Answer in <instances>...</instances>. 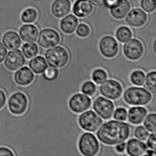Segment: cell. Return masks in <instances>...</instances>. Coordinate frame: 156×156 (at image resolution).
Wrapping results in <instances>:
<instances>
[{"label":"cell","instance_id":"cell-1","mask_svg":"<svg viewBox=\"0 0 156 156\" xmlns=\"http://www.w3.org/2000/svg\"><path fill=\"white\" fill-rule=\"evenodd\" d=\"M96 133L98 140L108 146H115L125 142L129 138L130 126L126 122L111 120L100 126Z\"/></svg>","mask_w":156,"mask_h":156},{"label":"cell","instance_id":"cell-2","mask_svg":"<svg viewBox=\"0 0 156 156\" xmlns=\"http://www.w3.org/2000/svg\"><path fill=\"white\" fill-rule=\"evenodd\" d=\"M123 98L125 102L130 105L145 106L151 102L152 95L145 88L132 87L125 91Z\"/></svg>","mask_w":156,"mask_h":156},{"label":"cell","instance_id":"cell-3","mask_svg":"<svg viewBox=\"0 0 156 156\" xmlns=\"http://www.w3.org/2000/svg\"><path fill=\"white\" fill-rule=\"evenodd\" d=\"M45 57L49 66L56 68H63L69 61L68 52L65 48L61 46L47 50Z\"/></svg>","mask_w":156,"mask_h":156},{"label":"cell","instance_id":"cell-4","mask_svg":"<svg viewBox=\"0 0 156 156\" xmlns=\"http://www.w3.org/2000/svg\"><path fill=\"white\" fill-rule=\"evenodd\" d=\"M78 149L80 153L85 156L96 155L100 150V144L94 134L89 132L84 133L79 138Z\"/></svg>","mask_w":156,"mask_h":156},{"label":"cell","instance_id":"cell-5","mask_svg":"<svg viewBox=\"0 0 156 156\" xmlns=\"http://www.w3.org/2000/svg\"><path fill=\"white\" fill-rule=\"evenodd\" d=\"M78 123L81 128L87 132H95L103 123L102 118L93 110L83 112L78 118Z\"/></svg>","mask_w":156,"mask_h":156},{"label":"cell","instance_id":"cell-6","mask_svg":"<svg viewBox=\"0 0 156 156\" xmlns=\"http://www.w3.org/2000/svg\"><path fill=\"white\" fill-rule=\"evenodd\" d=\"M101 84L99 89L100 93L108 99L117 100L121 97L123 94V86L117 80L108 79Z\"/></svg>","mask_w":156,"mask_h":156},{"label":"cell","instance_id":"cell-7","mask_svg":"<svg viewBox=\"0 0 156 156\" xmlns=\"http://www.w3.org/2000/svg\"><path fill=\"white\" fill-rule=\"evenodd\" d=\"M28 98L25 94L21 92H16L12 95L8 101L10 111L16 115L24 114L28 108Z\"/></svg>","mask_w":156,"mask_h":156},{"label":"cell","instance_id":"cell-8","mask_svg":"<svg viewBox=\"0 0 156 156\" xmlns=\"http://www.w3.org/2000/svg\"><path fill=\"white\" fill-rule=\"evenodd\" d=\"M144 51L143 44L138 39H130L123 47L124 55L127 59L131 61H136L141 59Z\"/></svg>","mask_w":156,"mask_h":156},{"label":"cell","instance_id":"cell-9","mask_svg":"<svg viewBox=\"0 0 156 156\" xmlns=\"http://www.w3.org/2000/svg\"><path fill=\"white\" fill-rule=\"evenodd\" d=\"M115 105L111 100L103 97L97 98L93 103V109L103 119L107 120L113 117Z\"/></svg>","mask_w":156,"mask_h":156},{"label":"cell","instance_id":"cell-10","mask_svg":"<svg viewBox=\"0 0 156 156\" xmlns=\"http://www.w3.org/2000/svg\"><path fill=\"white\" fill-rule=\"evenodd\" d=\"M99 50L101 54L107 58H114L119 51V45L117 41L110 35L103 37L99 44Z\"/></svg>","mask_w":156,"mask_h":156},{"label":"cell","instance_id":"cell-11","mask_svg":"<svg viewBox=\"0 0 156 156\" xmlns=\"http://www.w3.org/2000/svg\"><path fill=\"white\" fill-rule=\"evenodd\" d=\"M91 98L86 95L76 94L73 95L69 101L71 110L76 114H81L88 110L92 105Z\"/></svg>","mask_w":156,"mask_h":156},{"label":"cell","instance_id":"cell-12","mask_svg":"<svg viewBox=\"0 0 156 156\" xmlns=\"http://www.w3.org/2000/svg\"><path fill=\"white\" fill-rule=\"evenodd\" d=\"M61 41L59 33L52 29H45L42 30L39 35L38 43L45 49L57 46Z\"/></svg>","mask_w":156,"mask_h":156},{"label":"cell","instance_id":"cell-13","mask_svg":"<svg viewBox=\"0 0 156 156\" xmlns=\"http://www.w3.org/2000/svg\"><path fill=\"white\" fill-rule=\"evenodd\" d=\"M5 58V67L11 72L17 71L24 66L26 62L25 57L22 52L19 50L11 51Z\"/></svg>","mask_w":156,"mask_h":156},{"label":"cell","instance_id":"cell-14","mask_svg":"<svg viewBox=\"0 0 156 156\" xmlns=\"http://www.w3.org/2000/svg\"><path fill=\"white\" fill-rule=\"evenodd\" d=\"M147 19V15L146 12L141 9L136 8L128 12L126 20L129 26L139 28L145 25Z\"/></svg>","mask_w":156,"mask_h":156},{"label":"cell","instance_id":"cell-15","mask_svg":"<svg viewBox=\"0 0 156 156\" xmlns=\"http://www.w3.org/2000/svg\"><path fill=\"white\" fill-rule=\"evenodd\" d=\"M14 78L17 84L20 86H27L33 82L34 75L28 66H24L15 73Z\"/></svg>","mask_w":156,"mask_h":156},{"label":"cell","instance_id":"cell-16","mask_svg":"<svg viewBox=\"0 0 156 156\" xmlns=\"http://www.w3.org/2000/svg\"><path fill=\"white\" fill-rule=\"evenodd\" d=\"M126 150L129 156H142L147 152V147L141 140L136 138H132L126 143Z\"/></svg>","mask_w":156,"mask_h":156},{"label":"cell","instance_id":"cell-17","mask_svg":"<svg viewBox=\"0 0 156 156\" xmlns=\"http://www.w3.org/2000/svg\"><path fill=\"white\" fill-rule=\"evenodd\" d=\"M93 11L94 6L89 0H77L73 6V12L78 18H86Z\"/></svg>","mask_w":156,"mask_h":156},{"label":"cell","instance_id":"cell-18","mask_svg":"<svg viewBox=\"0 0 156 156\" xmlns=\"http://www.w3.org/2000/svg\"><path fill=\"white\" fill-rule=\"evenodd\" d=\"M131 6L128 0H119L117 3L110 8V13L116 20H122L127 15Z\"/></svg>","mask_w":156,"mask_h":156},{"label":"cell","instance_id":"cell-19","mask_svg":"<svg viewBox=\"0 0 156 156\" xmlns=\"http://www.w3.org/2000/svg\"><path fill=\"white\" fill-rule=\"evenodd\" d=\"M71 9L70 0H55L51 6L53 15L57 18H62L67 15Z\"/></svg>","mask_w":156,"mask_h":156},{"label":"cell","instance_id":"cell-20","mask_svg":"<svg viewBox=\"0 0 156 156\" xmlns=\"http://www.w3.org/2000/svg\"><path fill=\"white\" fill-rule=\"evenodd\" d=\"M147 114V111L143 107H133L129 108L127 115L129 123L132 125H140L143 122Z\"/></svg>","mask_w":156,"mask_h":156},{"label":"cell","instance_id":"cell-21","mask_svg":"<svg viewBox=\"0 0 156 156\" xmlns=\"http://www.w3.org/2000/svg\"><path fill=\"white\" fill-rule=\"evenodd\" d=\"M39 31L34 25L25 24L20 30V34L23 41L28 43L35 42L39 36Z\"/></svg>","mask_w":156,"mask_h":156},{"label":"cell","instance_id":"cell-22","mask_svg":"<svg viewBox=\"0 0 156 156\" xmlns=\"http://www.w3.org/2000/svg\"><path fill=\"white\" fill-rule=\"evenodd\" d=\"M2 42L9 50H17L21 45V40L19 34L14 31H10L3 35Z\"/></svg>","mask_w":156,"mask_h":156},{"label":"cell","instance_id":"cell-23","mask_svg":"<svg viewBox=\"0 0 156 156\" xmlns=\"http://www.w3.org/2000/svg\"><path fill=\"white\" fill-rule=\"evenodd\" d=\"M78 24L77 18L73 14L67 15L61 20L60 28L66 34H71L75 31Z\"/></svg>","mask_w":156,"mask_h":156},{"label":"cell","instance_id":"cell-24","mask_svg":"<svg viewBox=\"0 0 156 156\" xmlns=\"http://www.w3.org/2000/svg\"><path fill=\"white\" fill-rule=\"evenodd\" d=\"M31 70L36 74H41L48 67L47 62L44 57L38 56L30 61L29 63Z\"/></svg>","mask_w":156,"mask_h":156},{"label":"cell","instance_id":"cell-25","mask_svg":"<svg viewBox=\"0 0 156 156\" xmlns=\"http://www.w3.org/2000/svg\"><path fill=\"white\" fill-rule=\"evenodd\" d=\"M22 50L27 59H30L35 57L39 53V48L36 44L27 43L22 47Z\"/></svg>","mask_w":156,"mask_h":156},{"label":"cell","instance_id":"cell-26","mask_svg":"<svg viewBox=\"0 0 156 156\" xmlns=\"http://www.w3.org/2000/svg\"><path fill=\"white\" fill-rule=\"evenodd\" d=\"M116 37L119 41L124 43L131 39L132 33L130 29L126 26H121L117 30Z\"/></svg>","mask_w":156,"mask_h":156},{"label":"cell","instance_id":"cell-27","mask_svg":"<svg viewBox=\"0 0 156 156\" xmlns=\"http://www.w3.org/2000/svg\"><path fill=\"white\" fill-rule=\"evenodd\" d=\"M38 16V12L36 9L33 8H29L23 12L21 19L23 22L30 23L36 20Z\"/></svg>","mask_w":156,"mask_h":156},{"label":"cell","instance_id":"cell-28","mask_svg":"<svg viewBox=\"0 0 156 156\" xmlns=\"http://www.w3.org/2000/svg\"><path fill=\"white\" fill-rule=\"evenodd\" d=\"M156 73L152 71L148 74L145 79V87L151 94H155L156 92Z\"/></svg>","mask_w":156,"mask_h":156},{"label":"cell","instance_id":"cell-29","mask_svg":"<svg viewBox=\"0 0 156 156\" xmlns=\"http://www.w3.org/2000/svg\"><path fill=\"white\" fill-rule=\"evenodd\" d=\"M130 81L134 85L142 86L145 83L146 75L143 71L136 70L130 75Z\"/></svg>","mask_w":156,"mask_h":156},{"label":"cell","instance_id":"cell-30","mask_svg":"<svg viewBox=\"0 0 156 156\" xmlns=\"http://www.w3.org/2000/svg\"><path fill=\"white\" fill-rule=\"evenodd\" d=\"M92 78L94 83L100 85L107 79V73L104 69L98 68L93 72Z\"/></svg>","mask_w":156,"mask_h":156},{"label":"cell","instance_id":"cell-31","mask_svg":"<svg viewBox=\"0 0 156 156\" xmlns=\"http://www.w3.org/2000/svg\"><path fill=\"white\" fill-rule=\"evenodd\" d=\"M156 115L155 113H150L146 116L144 119V126L151 133L156 132Z\"/></svg>","mask_w":156,"mask_h":156},{"label":"cell","instance_id":"cell-32","mask_svg":"<svg viewBox=\"0 0 156 156\" xmlns=\"http://www.w3.org/2000/svg\"><path fill=\"white\" fill-rule=\"evenodd\" d=\"M59 71L57 68L55 67H47L43 73V77L44 79L49 82H52L57 79L59 75Z\"/></svg>","mask_w":156,"mask_h":156},{"label":"cell","instance_id":"cell-33","mask_svg":"<svg viewBox=\"0 0 156 156\" xmlns=\"http://www.w3.org/2000/svg\"><path fill=\"white\" fill-rule=\"evenodd\" d=\"M97 91L96 86L91 81H87L82 86L81 91L83 94L89 96H93Z\"/></svg>","mask_w":156,"mask_h":156},{"label":"cell","instance_id":"cell-34","mask_svg":"<svg viewBox=\"0 0 156 156\" xmlns=\"http://www.w3.org/2000/svg\"><path fill=\"white\" fill-rule=\"evenodd\" d=\"M134 135L137 139L141 141H146L147 139L150 134L148 130L145 127L140 126L135 129Z\"/></svg>","mask_w":156,"mask_h":156},{"label":"cell","instance_id":"cell-35","mask_svg":"<svg viewBox=\"0 0 156 156\" xmlns=\"http://www.w3.org/2000/svg\"><path fill=\"white\" fill-rule=\"evenodd\" d=\"M140 6L146 12L151 13L156 9V0H141Z\"/></svg>","mask_w":156,"mask_h":156},{"label":"cell","instance_id":"cell-36","mask_svg":"<svg viewBox=\"0 0 156 156\" xmlns=\"http://www.w3.org/2000/svg\"><path fill=\"white\" fill-rule=\"evenodd\" d=\"M76 34L80 38H86L90 35L91 30L89 26L85 23H81L76 28Z\"/></svg>","mask_w":156,"mask_h":156},{"label":"cell","instance_id":"cell-37","mask_svg":"<svg viewBox=\"0 0 156 156\" xmlns=\"http://www.w3.org/2000/svg\"><path fill=\"white\" fill-rule=\"evenodd\" d=\"M128 112L124 108H119L116 109L113 114L114 119L119 121H125L127 119Z\"/></svg>","mask_w":156,"mask_h":156},{"label":"cell","instance_id":"cell-38","mask_svg":"<svg viewBox=\"0 0 156 156\" xmlns=\"http://www.w3.org/2000/svg\"><path fill=\"white\" fill-rule=\"evenodd\" d=\"M156 134L152 133L147 139V146L149 149V150L155 152H156Z\"/></svg>","mask_w":156,"mask_h":156},{"label":"cell","instance_id":"cell-39","mask_svg":"<svg viewBox=\"0 0 156 156\" xmlns=\"http://www.w3.org/2000/svg\"><path fill=\"white\" fill-rule=\"evenodd\" d=\"M8 51L2 43L0 42V63H2L5 60Z\"/></svg>","mask_w":156,"mask_h":156},{"label":"cell","instance_id":"cell-40","mask_svg":"<svg viewBox=\"0 0 156 156\" xmlns=\"http://www.w3.org/2000/svg\"><path fill=\"white\" fill-rule=\"evenodd\" d=\"M14 156L12 150L6 147H0V156Z\"/></svg>","mask_w":156,"mask_h":156},{"label":"cell","instance_id":"cell-41","mask_svg":"<svg viewBox=\"0 0 156 156\" xmlns=\"http://www.w3.org/2000/svg\"><path fill=\"white\" fill-rule=\"evenodd\" d=\"M7 97L4 91L0 89V109L3 108L6 105Z\"/></svg>","mask_w":156,"mask_h":156},{"label":"cell","instance_id":"cell-42","mask_svg":"<svg viewBox=\"0 0 156 156\" xmlns=\"http://www.w3.org/2000/svg\"><path fill=\"white\" fill-rule=\"evenodd\" d=\"M115 150L118 153H122L126 150V143L125 142L117 144L115 147Z\"/></svg>","mask_w":156,"mask_h":156},{"label":"cell","instance_id":"cell-43","mask_svg":"<svg viewBox=\"0 0 156 156\" xmlns=\"http://www.w3.org/2000/svg\"><path fill=\"white\" fill-rule=\"evenodd\" d=\"M119 0H105V6H106L107 8H111L112 7L115 5Z\"/></svg>","mask_w":156,"mask_h":156},{"label":"cell","instance_id":"cell-44","mask_svg":"<svg viewBox=\"0 0 156 156\" xmlns=\"http://www.w3.org/2000/svg\"><path fill=\"white\" fill-rule=\"evenodd\" d=\"M89 1L97 6H100L104 5L105 3V0H89Z\"/></svg>","mask_w":156,"mask_h":156},{"label":"cell","instance_id":"cell-45","mask_svg":"<svg viewBox=\"0 0 156 156\" xmlns=\"http://www.w3.org/2000/svg\"><path fill=\"white\" fill-rule=\"evenodd\" d=\"M156 42L155 41V42H154V52H155V53H156Z\"/></svg>","mask_w":156,"mask_h":156}]
</instances>
